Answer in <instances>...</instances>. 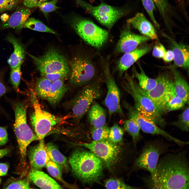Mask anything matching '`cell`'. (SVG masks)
<instances>
[{
  "label": "cell",
  "instance_id": "obj_1",
  "mask_svg": "<svg viewBox=\"0 0 189 189\" xmlns=\"http://www.w3.org/2000/svg\"><path fill=\"white\" fill-rule=\"evenodd\" d=\"M141 178L147 188L189 189L187 151L165 154L160 158L154 175Z\"/></svg>",
  "mask_w": 189,
  "mask_h": 189
},
{
  "label": "cell",
  "instance_id": "obj_2",
  "mask_svg": "<svg viewBox=\"0 0 189 189\" xmlns=\"http://www.w3.org/2000/svg\"><path fill=\"white\" fill-rule=\"evenodd\" d=\"M69 163L74 175L86 184L99 181L103 175V163L92 152L82 149L74 150Z\"/></svg>",
  "mask_w": 189,
  "mask_h": 189
},
{
  "label": "cell",
  "instance_id": "obj_3",
  "mask_svg": "<svg viewBox=\"0 0 189 189\" xmlns=\"http://www.w3.org/2000/svg\"><path fill=\"white\" fill-rule=\"evenodd\" d=\"M65 21L86 43L95 48H101L107 42L109 33L93 22L72 13L64 17Z\"/></svg>",
  "mask_w": 189,
  "mask_h": 189
},
{
  "label": "cell",
  "instance_id": "obj_4",
  "mask_svg": "<svg viewBox=\"0 0 189 189\" xmlns=\"http://www.w3.org/2000/svg\"><path fill=\"white\" fill-rule=\"evenodd\" d=\"M125 78L122 87L133 98L134 108L138 112L151 118L158 125L164 127L166 122L153 101L132 77L127 75Z\"/></svg>",
  "mask_w": 189,
  "mask_h": 189
},
{
  "label": "cell",
  "instance_id": "obj_5",
  "mask_svg": "<svg viewBox=\"0 0 189 189\" xmlns=\"http://www.w3.org/2000/svg\"><path fill=\"white\" fill-rule=\"evenodd\" d=\"M170 146L168 143L161 139L147 141L135 160V169L146 171L150 173L149 175L153 176L160 158L168 151Z\"/></svg>",
  "mask_w": 189,
  "mask_h": 189
},
{
  "label": "cell",
  "instance_id": "obj_6",
  "mask_svg": "<svg viewBox=\"0 0 189 189\" xmlns=\"http://www.w3.org/2000/svg\"><path fill=\"white\" fill-rule=\"evenodd\" d=\"M102 80L101 78H96L85 85L71 101L72 116L77 121L81 120L88 112L93 102L101 96Z\"/></svg>",
  "mask_w": 189,
  "mask_h": 189
},
{
  "label": "cell",
  "instance_id": "obj_7",
  "mask_svg": "<svg viewBox=\"0 0 189 189\" xmlns=\"http://www.w3.org/2000/svg\"><path fill=\"white\" fill-rule=\"evenodd\" d=\"M70 82L73 86L85 85L97 78V70L90 56L78 55L72 59Z\"/></svg>",
  "mask_w": 189,
  "mask_h": 189
},
{
  "label": "cell",
  "instance_id": "obj_8",
  "mask_svg": "<svg viewBox=\"0 0 189 189\" xmlns=\"http://www.w3.org/2000/svg\"><path fill=\"white\" fill-rule=\"evenodd\" d=\"M15 114L14 130L17 138L19 149L25 150L32 141L38 140L28 125L27 119L28 105L23 101H15L12 103Z\"/></svg>",
  "mask_w": 189,
  "mask_h": 189
},
{
  "label": "cell",
  "instance_id": "obj_9",
  "mask_svg": "<svg viewBox=\"0 0 189 189\" xmlns=\"http://www.w3.org/2000/svg\"><path fill=\"white\" fill-rule=\"evenodd\" d=\"M76 3L109 29H111L119 19L128 12L124 7H116L104 3L97 6H92L83 0H76Z\"/></svg>",
  "mask_w": 189,
  "mask_h": 189
},
{
  "label": "cell",
  "instance_id": "obj_10",
  "mask_svg": "<svg viewBox=\"0 0 189 189\" xmlns=\"http://www.w3.org/2000/svg\"><path fill=\"white\" fill-rule=\"evenodd\" d=\"M30 98L34 111L30 117L32 125L39 140L44 139L53 127L61 121V118L43 110L36 96L32 91Z\"/></svg>",
  "mask_w": 189,
  "mask_h": 189
},
{
  "label": "cell",
  "instance_id": "obj_11",
  "mask_svg": "<svg viewBox=\"0 0 189 189\" xmlns=\"http://www.w3.org/2000/svg\"><path fill=\"white\" fill-rule=\"evenodd\" d=\"M28 54L32 59L41 75L57 72L70 73L67 59L55 48H50L43 55L39 57Z\"/></svg>",
  "mask_w": 189,
  "mask_h": 189
},
{
  "label": "cell",
  "instance_id": "obj_12",
  "mask_svg": "<svg viewBox=\"0 0 189 189\" xmlns=\"http://www.w3.org/2000/svg\"><path fill=\"white\" fill-rule=\"evenodd\" d=\"M75 145L88 149L99 158L109 169L118 163L122 152L118 144L108 139L99 141H92L88 143H76Z\"/></svg>",
  "mask_w": 189,
  "mask_h": 189
},
{
  "label": "cell",
  "instance_id": "obj_13",
  "mask_svg": "<svg viewBox=\"0 0 189 189\" xmlns=\"http://www.w3.org/2000/svg\"><path fill=\"white\" fill-rule=\"evenodd\" d=\"M124 104L128 111L129 118L135 120L140 130L143 132L153 135H161L181 147L185 146L188 144V142L181 140L162 129L153 119L138 112L134 107L127 103L125 102Z\"/></svg>",
  "mask_w": 189,
  "mask_h": 189
},
{
  "label": "cell",
  "instance_id": "obj_14",
  "mask_svg": "<svg viewBox=\"0 0 189 189\" xmlns=\"http://www.w3.org/2000/svg\"><path fill=\"white\" fill-rule=\"evenodd\" d=\"M156 80L153 88L149 91H144L162 114L165 112L166 104L174 90L173 81L165 74L159 76Z\"/></svg>",
  "mask_w": 189,
  "mask_h": 189
},
{
  "label": "cell",
  "instance_id": "obj_15",
  "mask_svg": "<svg viewBox=\"0 0 189 189\" xmlns=\"http://www.w3.org/2000/svg\"><path fill=\"white\" fill-rule=\"evenodd\" d=\"M103 70L107 91L104 103L110 114L117 113L123 116L120 104V90L110 72L109 65L104 64Z\"/></svg>",
  "mask_w": 189,
  "mask_h": 189
},
{
  "label": "cell",
  "instance_id": "obj_16",
  "mask_svg": "<svg viewBox=\"0 0 189 189\" xmlns=\"http://www.w3.org/2000/svg\"><path fill=\"white\" fill-rule=\"evenodd\" d=\"M150 39L146 36L133 33L128 28H125L121 32L116 50L119 53L128 52L135 49L140 44Z\"/></svg>",
  "mask_w": 189,
  "mask_h": 189
},
{
  "label": "cell",
  "instance_id": "obj_17",
  "mask_svg": "<svg viewBox=\"0 0 189 189\" xmlns=\"http://www.w3.org/2000/svg\"><path fill=\"white\" fill-rule=\"evenodd\" d=\"M127 22L129 25L138 30L142 35L150 39H158L154 26L143 13H137L134 17L128 19Z\"/></svg>",
  "mask_w": 189,
  "mask_h": 189
},
{
  "label": "cell",
  "instance_id": "obj_18",
  "mask_svg": "<svg viewBox=\"0 0 189 189\" xmlns=\"http://www.w3.org/2000/svg\"><path fill=\"white\" fill-rule=\"evenodd\" d=\"M40 140L39 144L32 147L29 152L32 170H40L46 166L48 155L44 139Z\"/></svg>",
  "mask_w": 189,
  "mask_h": 189
},
{
  "label": "cell",
  "instance_id": "obj_19",
  "mask_svg": "<svg viewBox=\"0 0 189 189\" xmlns=\"http://www.w3.org/2000/svg\"><path fill=\"white\" fill-rule=\"evenodd\" d=\"M150 46L136 48L133 50L125 53L121 57L117 65V68L120 76L131 67L140 57L151 50Z\"/></svg>",
  "mask_w": 189,
  "mask_h": 189
},
{
  "label": "cell",
  "instance_id": "obj_20",
  "mask_svg": "<svg viewBox=\"0 0 189 189\" xmlns=\"http://www.w3.org/2000/svg\"><path fill=\"white\" fill-rule=\"evenodd\" d=\"M30 8L24 6L17 9L6 21L2 24V28H12L20 30L24 28L25 23L32 14Z\"/></svg>",
  "mask_w": 189,
  "mask_h": 189
},
{
  "label": "cell",
  "instance_id": "obj_21",
  "mask_svg": "<svg viewBox=\"0 0 189 189\" xmlns=\"http://www.w3.org/2000/svg\"><path fill=\"white\" fill-rule=\"evenodd\" d=\"M171 50L174 55V65L188 71L189 48L185 44L178 43L170 37Z\"/></svg>",
  "mask_w": 189,
  "mask_h": 189
},
{
  "label": "cell",
  "instance_id": "obj_22",
  "mask_svg": "<svg viewBox=\"0 0 189 189\" xmlns=\"http://www.w3.org/2000/svg\"><path fill=\"white\" fill-rule=\"evenodd\" d=\"M6 40L13 46L14 51L7 60L11 69L21 65L24 59L25 48L19 39L10 34L6 38Z\"/></svg>",
  "mask_w": 189,
  "mask_h": 189
},
{
  "label": "cell",
  "instance_id": "obj_23",
  "mask_svg": "<svg viewBox=\"0 0 189 189\" xmlns=\"http://www.w3.org/2000/svg\"><path fill=\"white\" fill-rule=\"evenodd\" d=\"M29 179L41 189H62L55 181L40 170H31L29 174Z\"/></svg>",
  "mask_w": 189,
  "mask_h": 189
},
{
  "label": "cell",
  "instance_id": "obj_24",
  "mask_svg": "<svg viewBox=\"0 0 189 189\" xmlns=\"http://www.w3.org/2000/svg\"><path fill=\"white\" fill-rule=\"evenodd\" d=\"M171 69L174 77V79L173 82L175 93L186 104H188V84L178 71L175 67H171Z\"/></svg>",
  "mask_w": 189,
  "mask_h": 189
},
{
  "label": "cell",
  "instance_id": "obj_25",
  "mask_svg": "<svg viewBox=\"0 0 189 189\" xmlns=\"http://www.w3.org/2000/svg\"><path fill=\"white\" fill-rule=\"evenodd\" d=\"M88 118L92 128L102 127L106 124V115L104 109L94 101L88 111Z\"/></svg>",
  "mask_w": 189,
  "mask_h": 189
},
{
  "label": "cell",
  "instance_id": "obj_26",
  "mask_svg": "<svg viewBox=\"0 0 189 189\" xmlns=\"http://www.w3.org/2000/svg\"><path fill=\"white\" fill-rule=\"evenodd\" d=\"M63 80L52 82L47 100L52 105L55 106L60 102L68 90Z\"/></svg>",
  "mask_w": 189,
  "mask_h": 189
},
{
  "label": "cell",
  "instance_id": "obj_27",
  "mask_svg": "<svg viewBox=\"0 0 189 189\" xmlns=\"http://www.w3.org/2000/svg\"><path fill=\"white\" fill-rule=\"evenodd\" d=\"M48 155L50 159L60 165L62 169L67 171L69 167L67 158L59 151L56 146L51 143L45 145Z\"/></svg>",
  "mask_w": 189,
  "mask_h": 189
},
{
  "label": "cell",
  "instance_id": "obj_28",
  "mask_svg": "<svg viewBox=\"0 0 189 189\" xmlns=\"http://www.w3.org/2000/svg\"><path fill=\"white\" fill-rule=\"evenodd\" d=\"M139 68L140 71L138 72L134 68L133 70L134 76L138 81V85L140 88L146 92L150 91L155 87L156 83V79L149 77L145 73L141 66Z\"/></svg>",
  "mask_w": 189,
  "mask_h": 189
},
{
  "label": "cell",
  "instance_id": "obj_29",
  "mask_svg": "<svg viewBox=\"0 0 189 189\" xmlns=\"http://www.w3.org/2000/svg\"><path fill=\"white\" fill-rule=\"evenodd\" d=\"M124 127L125 130L131 136L134 146L136 147L137 143L141 139L139 125L135 120L129 118L124 122Z\"/></svg>",
  "mask_w": 189,
  "mask_h": 189
},
{
  "label": "cell",
  "instance_id": "obj_30",
  "mask_svg": "<svg viewBox=\"0 0 189 189\" xmlns=\"http://www.w3.org/2000/svg\"><path fill=\"white\" fill-rule=\"evenodd\" d=\"M52 82L44 76H41L36 80L35 85L36 93L42 99H46Z\"/></svg>",
  "mask_w": 189,
  "mask_h": 189
},
{
  "label": "cell",
  "instance_id": "obj_31",
  "mask_svg": "<svg viewBox=\"0 0 189 189\" xmlns=\"http://www.w3.org/2000/svg\"><path fill=\"white\" fill-rule=\"evenodd\" d=\"M24 28L39 32L56 34L54 30L46 25L42 21L33 17L29 18L27 19L24 24Z\"/></svg>",
  "mask_w": 189,
  "mask_h": 189
},
{
  "label": "cell",
  "instance_id": "obj_32",
  "mask_svg": "<svg viewBox=\"0 0 189 189\" xmlns=\"http://www.w3.org/2000/svg\"><path fill=\"white\" fill-rule=\"evenodd\" d=\"M45 166L49 173L52 176L64 184L68 185L62 178V169L61 167L58 164L51 160L48 156Z\"/></svg>",
  "mask_w": 189,
  "mask_h": 189
},
{
  "label": "cell",
  "instance_id": "obj_33",
  "mask_svg": "<svg viewBox=\"0 0 189 189\" xmlns=\"http://www.w3.org/2000/svg\"><path fill=\"white\" fill-rule=\"evenodd\" d=\"M185 104L182 99L176 95L174 90L166 104L165 112L173 111L181 109L184 106Z\"/></svg>",
  "mask_w": 189,
  "mask_h": 189
},
{
  "label": "cell",
  "instance_id": "obj_34",
  "mask_svg": "<svg viewBox=\"0 0 189 189\" xmlns=\"http://www.w3.org/2000/svg\"><path fill=\"white\" fill-rule=\"evenodd\" d=\"M189 108L188 106L179 116L177 120L172 124L183 131L188 132L189 130Z\"/></svg>",
  "mask_w": 189,
  "mask_h": 189
},
{
  "label": "cell",
  "instance_id": "obj_35",
  "mask_svg": "<svg viewBox=\"0 0 189 189\" xmlns=\"http://www.w3.org/2000/svg\"><path fill=\"white\" fill-rule=\"evenodd\" d=\"M110 129L106 124L102 127L92 128L91 135L93 141H99L108 139Z\"/></svg>",
  "mask_w": 189,
  "mask_h": 189
},
{
  "label": "cell",
  "instance_id": "obj_36",
  "mask_svg": "<svg viewBox=\"0 0 189 189\" xmlns=\"http://www.w3.org/2000/svg\"><path fill=\"white\" fill-rule=\"evenodd\" d=\"M124 133L123 129L115 124L110 128L108 139L114 143L120 144L122 143Z\"/></svg>",
  "mask_w": 189,
  "mask_h": 189
},
{
  "label": "cell",
  "instance_id": "obj_37",
  "mask_svg": "<svg viewBox=\"0 0 189 189\" xmlns=\"http://www.w3.org/2000/svg\"><path fill=\"white\" fill-rule=\"evenodd\" d=\"M21 65L11 69L10 74V82L15 90L18 93L20 92L19 86L21 78Z\"/></svg>",
  "mask_w": 189,
  "mask_h": 189
},
{
  "label": "cell",
  "instance_id": "obj_38",
  "mask_svg": "<svg viewBox=\"0 0 189 189\" xmlns=\"http://www.w3.org/2000/svg\"><path fill=\"white\" fill-rule=\"evenodd\" d=\"M59 1L50 0L45 2L41 3L38 7L47 18L50 13L55 11L59 8V7L57 5Z\"/></svg>",
  "mask_w": 189,
  "mask_h": 189
},
{
  "label": "cell",
  "instance_id": "obj_39",
  "mask_svg": "<svg viewBox=\"0 0 189 189\" xmlns=\"http://www.w3.org/2000/svg\"><path fill=\"white\" fill-rule=\"evenodd\" d=\"M105 187L107 189H135L136 187L129 185L118 179L110 178L105 182Z\"/></svg>",
  "mask_w": 189,
  "mask_h": 189
},
{
  "label": "cell",
  "instance_id": "obj_40",
  "mask_svg": "<svg viewBox=\"0 0 189 189\" xmlns=\"http://www.w3.org/2000/svg\"><path fill=\"white\" fill-rule=\"evenodd\" d=\"M143 5L148 14L154 26L159 28V25L156 19L154 12L156 7L153 0H141Z\"/></svg>",
  "mask_w": 189,
  "mask_h": 189
},
{
  "label": "cell",
  "instance_id": "obj_41",
  "mask_svg": "<svg viewBox=\"0 0 189 189\" xmlns=\"http://www.w3.org/2000/svg\"><path fill=\"white\" fill-rule=\"evenodd\" d=\"M153 0L162 17L164 20H166V14L169 9V7L166 0Z\"/></svg>",
  "mask_w": 189,
  "mask_h": 189
},
{
  "label": "cell",
  "instance_id": "obj_42",
  "mask_svg": "<svg viewBox=\"0 0 189 189\" xmlns=\"http://www.w3.org/2000/svg\"><path fill=\"white\" fill-rule=\"evenodd\" d=\"M20 1V0H0V13L15 8Z\"/></svg>",
  "mask_w": 189,
  "mask_h": 189
},
{
  "label": "cell",
  "instance_id": "obj_43",
  "mask_svg": "<svg viewBox=\"0 0 189 189\" xmlns=\"http://www.w3.org/2000/svg\"><path fill=\"white\" fill-rule=\"evenodd\" d=\"M6 189H31L29 180L24 179L13 182Z\"/></svg>",
  "mask_w": 189,
  "mask_h": 189
},
{
  "label": "cell",
  "instance_id": "obj_44",
  "mask_svg": "<svg viewBox=\"0 0 189 189\" xmlns=\"http://www.w3.org/2000/svg\"><path fill=\"white\" fill-rule=\"evenodd\" d=\"M69 74L63 72H57L44 74L41 76L45 77L52 82L59 80H63L66 78Z\"/></svg>",
  "mask_w": 189,
  "mask_h": 189
},
{
  "label": "cell",
  "instance_id": "obj_45",
  "mask_svg": "<svg viewBox=\"0 0 189 189\" xmlns=\"http://www.w3.org/2000/svg\"><path fill=\"white\" fill-rule=\"evenodd\" d=\"M4 71H0V99L3 96L11 90V88L4 82Z\"/></svg>",
  "mask_w": 189,
  "mask_h": 189
},
{
  "label": "cell",
  "instance_id": "obj_46",
  "mask_svg": "<svg viewBox=\"0 0 189 189\" xmlns=\"http://www.w3.org/2000/svg\"><path fill=\"white\" fill-rule=\"evenodd\" d=\"M164 46L160 43L155 45L152 52L153 56L156 57L162 58L166 51Z\"/></svg>",
  "mask_w": 189,
  "mask_h": 189
},
{
  "label": "cell",
  "instance_id": "obj_47",
  "mask_svg": "<svg viewBox=\"0 0 189 189\" xmlns=\"http://www.w3.org/2000/svg\"><path fill=\"white\" fill-rule=\"evenodd\" d=\"M50 0H23L24 6L30 8L38 7L41 3Z\"/></svg>",
  "mask_w": 189,
  "mask_h": 189
},
{
  "label": "cell",
  "instance_id": "obj_48",
  "mask_svg": "<svg viewBox=\"0 0 189 189\" xmlns=\"http://www.w3.org/2000/svg\"><path fill=\"white\" fill-rule=\"evenodd\" d=\"M8 141V135L6 127L0 126V146L4 145Z\"/></svg>",
  "mask_w": 189,
  "mask_h": 189
},
{
  "label": "cell",
  "instance_id": "obj_49",
  "mask_svg": "<svg viewBox=\"0 0 189 189\" xmlns=\"http://www.w3.org/2000/svg\"><path fill=\"white\" fill-rule=\"evenodd\" d=\"M163 60L166 62H170L174 59V55L171 50L166 51L162 58Z\"/></svg>",
  "mask_w": 189,
  "mask_h": 189
},
{
  "label": "cell",
  "instance_id": "obj_50",
  "mask_svg": "<svg viewBox=\"0 0 189 189\" xmlns=\"http://www.w3.org/2000/svg\"><path fill=\"white\" fill-rule=\"evenodd\" d=\"M9 166L5 163H0V176L6 175Z\"/></svg>",
  "mask_w": 189,
  "mask_h": 189
},
{
  "label": "cell",
  "instance_id": "obj_51",
  "mask_svg": "<svg viewBox=\"0 0 189 189\" xmlns=\"http://www.w3.org/2000/svg\"><path fill=\"white\" fill-rule=\"evenodd\" d=\"M10 151V150L8 148L0 149V158L7 155Z\"/></svg>",
  "mask_w": 189,
  "mask_h": 189
},
{
  "label": "cell",
  "instance_id": "obj_52",
  "mask_svg": "<svg viewBox=\"0 0 189 189\" xmlns=\"http://www.w3.org/2000/svg\"><path fill=\"white\" fill-rule=\"evenodd\" d=\"M89 1L90 2H93L94 1L93 0H89Z\"/></svg>",
  "mask_w": 189,
  "mask_h": 189
},
{
  "label": "cell",
  "instance_id": "obj_53",
  "mask_svg": "<svg viewBox=\"0 0 189 189\" xmlns=\"http://www.w3.org/2000/svg\"><path fill=\"white\" fill-rule=\"evenodd\" d=\"M1 178H0V183H1Z\"/></svg>",
  "mask_w": 189,
  "mask_h": 189
}]
</instances>
